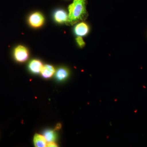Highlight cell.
<instances>
[{"label":"cell","mask_w":147,"mask_h":147,"mask_svg":"<svg viewBox=\"0 0 147 147\" xmlns=\"http://www.w3.org/2000/svg\"><path fill=\"white\" fill-rule=\"evenodd\" d=\"M42 62L38 60H33L31 61L29 65L30 71L34 74H38L41 72L42 67Z\"/></svg>","instance_id":"52a82bcc"},{"label":"cell","mask_w":147,"mask_h":147,"mask_svg":"<svg viewBox=\"0 0 147 147\" xmlns=\"http://www.w3.org/2000/svg\"><path fill=\"white\" fill-rule=\"evenodd\" d=\"M43 136L45 137L47 142H55L57 139V133L54 130L47 129L44 131Z\"/></svg>","instance_id":"30bf717a"},{"label":"cell","mask_w":147,"mask_h":147,"mask_svg":"<svg viewBox=\"0 0 147 147\" xmlns=\"http://www.w3.org/2000/svg\"><path fill=\"white\" fill-rule=\"evenodd\" d=\"M86 0H74L68 7V23L76 24L85 18L87 15Z\"/></svg>","instance_id":"6da1fadb"},{"label":"cell","mask_w":147,"mask_h":147,"mask_svg":"<svg viewBox=\"0 0 147 147\" xmlns=\"http://www.w3.org/2000/svg\"><path fill=\"white\" fill-rule=\"evenodd\" d=\"M55 71V69L53 66L50 65H43L40 73L43 78L49 79L53 76Z\"/></svg>","instance_id":"ba28073f"},{"label":"cell","mask_w":147,"mask_h":147,"mask_svg":"<svg viewBox=\"0 0 147 147\" xmlns=\"http://www.w3.org/2000/svg\"><path fill=\"white\" fill-rule=\"evenodd\" d=\"M54 17L55 21L59 24L68 22V15L63 9H58L55 11Z\"/></svg>","instance_id":"5b68a950"},{"label":"cell","mask_w":147,"mask_h":147,"mask_svg":"<svg viewBox=\"0 0 147 147\" xmlns=\"http://www.w3.org/2000/svg\"><path fill=\"white\" fill-rule=\"evenodd\" d=\"M90 29L88 25L84 22H81L75 26L74 31L78 36H85L88 33Z\"/></svg>","instance_id":"277c9868"},{"label":"cell","mask_w":147,"mask_h":147,"mask_svg":"<svg viewBox=\"0 0 147 147\" xmlns=\"http://www.w3.org/2000/svg\"><path fill=\"white\" fill-rule=\"evenodd\" d=\"M69 71L65 67H62L58 69L56 71V79L59 82L65 81L69 76Z\"/></svg>","instance_id":"8992f818"},{"label":"cell","mask_w":147,"mask_h":147,"mask_svg":"<svg viewBox=\"0 0 147 147\" xmlns=\"http://www.w3.org/2000/svg\"><path fill=\"white\" fill-rule=\"evenodd\" d=\"M61 124L59 123L57 125V126H56V128L55 129H60L61 128Z\"/></svg>","instance_id":"4fadbf2b"},{"label":"cell","mask_w":147,"mask_h":147,"mask_svg":"<svg viewBox=\"0 0 147 147\" xmlns=\"http://www.w3.org/2000/svg\"><path fill=\"white\" fill-rule=\"evenodd\" d=\"M76 42L80 47H84L85 45V42H84V40L82 38V36L77 37L76 38Z\"/></svg>","instance_id":"8fae6325"},{"label":"cell","mask_w":147,"mask_h":147,"mask_svg":"<svg viewBox=\"0 0 147 147\" xmlns=\"http://www.w3.org/2000/svg\"><path fill=\"white\" fill-rule=\"evenodd\" d=\"M13 55L15 59L19 62H24L27 60L29 57L28 49L24 46L19 45L15 48Z\"/></svg>","instance_id":"7a4b0ae2"},{"label":"cell","mask_w":147,"mask_h":147,"mask_svg":"<svg viewBox=\"0 0 147 147\" xmlns=\"http://www.w3.org/2000/svg\"><path fill=\"white\" fill-rule=\"evenodd\" d=\"M44 21L45 19L42 14L38 12L33 13L29 18V24L34 28H39L41 26L43 25Z\"/></svg>","instance_id":"3957f363"},{"label":"cell","mask_w":147,"mask_h":147,"mask_svg":"<svg viewBox=\"0 0 147 147\" xmlns=\"http://www.w3.org/2000/svg\"><path fill=\"white\" fill-rule=\"evenodd\" d=\"M47 147H58L57 145L55 142H48L47 144Z\"/></svg>","instance_id":"7c38bea8"},{"label":"cell","mask_w":147,"mask_h":147,"mask_svg":"<svg viewBox=\"0 0 147 147\" xmlns=\"http://www.w3.org/2000/svg\"><path fill=\"white\" fill-rule=\"evenodd\" d=\"M34 146L37 147L47 146V141L44 136L39 134H36L34 138Z\"/></svg>","instance_id":"9c48e42d"}]
</instances>
